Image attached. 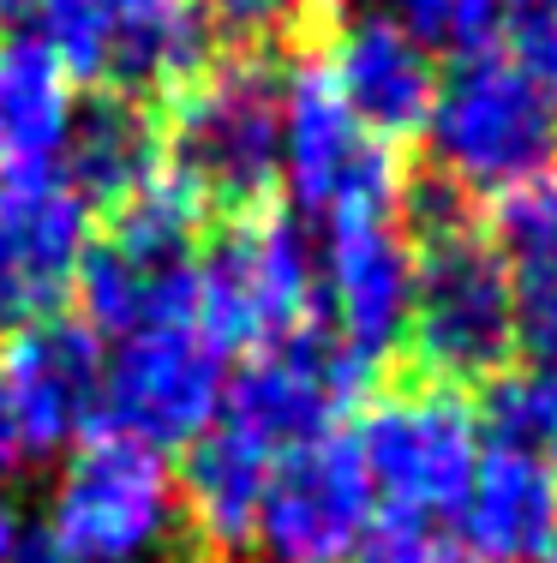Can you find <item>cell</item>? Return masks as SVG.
Masks as SVG:
<instances>
[{"label":"cell","instance_id":"13","mask_svg":"<svg viewBox=\"0 0 557 563\" xmlns=\"http://www.w3.org/2000/svg\"><path fill=\"white\" fill-rule=\"evenodd\" d=\"M318 55H324L336 97L348 102V114L366 132H378L383 144H408L426 132L444 73H437L432 48H420L402 24H390L383 12L336 19V31L324 36Z\"/></svg>","mask_w":557,"mask_h":563},{"label":"cell","instance_id":"24","mask_svg":"<svg viewBox=\"0 0 557 563\" xmlns=\"http://www.w3.org/2000/svg\"><path fill=\"white\" fill-rule=\"evenodd\" d=\"M12 563H78V558H66L55 540H31V545H19V552H12Z\"/></svg>","mask_w":557,"mask_h":563},{"label":"cell","instance_id":"18","mask_svg":"<svg viewBox=\"0 0 557 563\" xmlns=\"http://www.w3.org/2000/svg\"><path fill=\"white\" fill-rule=\"evenodd\" d=\"M480 432L492 450H534L546 455L557 438V378L534 366H503L492 384H480Z\"/></svg>","mask_w":557,"mask_h":563},{"label":"cell","instance_id":"28","mask_svg":"<svg viewBox=\"0 0 557 563\" xmlns=\"http://www.w3.org/2000/svg\"><path fill=\"white\" fill-rule=\"evenodd\" d=\"M546 462H552V474H557V438H552V450H546Z\"/></svg>","mask_w":557,"mask_h":563},{"label":"cell","instance_id":"1","mask_svg":"<svg viewBox=\"0 0 557 563\" xmlns=\"http://www.w3.org/2000/svg\"><path fill=\"white\" fill-rule=\"evenodd\" d=\"M282 102L288 78L264 55H210L163 114V168L204 205L210 228L276 210L282 192Z\"/></svg>","mask_w":557,"mask_h":563},{"label":"cell","instance_id":"7","mask_svg":"<svg viewBox=\"0 0 557 563\" xmlns=\"http://www.w3.org/2000/svg\"><path fill=\"white\" fill-rule=\"evenodd\" d=\"M168 509H175V479L163 467V450L90 426L55 486L48 540L78 563H126L163 540Z\"/></svg>","mask_w":557,"mask_h":563},{"label":"cell","instance_id":"9","mask_svg":"<svg viewBox=\"0 0 557 563\" xmlns=\"http://www.w3.org/2000/svg\"><path fill=\"white\" fill-rule=\"evenodd\" d=\"M222 366L229 360L198 336V324H163L126 336L121 354L102 366L97 426L138 438L151 450L192 444L222 408Z\"/></svg>","mask_w":557,"mask_h":563},{"label":"cell","instance_id":"4","mask_svg":"<svg viewBox=\"0 0 557 563\" xmlns=\"http://www.w3.org/2000/svg\"><path fill=\"white\" fill-rule=\"evenodd\" d=\"M198 336L222 360H252L318 324V258L282 205L210 228L198 252Z\"/></svg>","mask_w":557,"mask_h":563},{"label":"cell","instance_id":"20","mask_svg":"<svg viewBox=\"0 0 557 563\" xmlns=\"http://www.w3.org/2000/svg\"><path fill=\"white\" fill-rule=\"evenodd\" d=\"M492 246L503 252V264H527V258H552L557 252V180H527L515 192H503L486 222Z\"/></svg>","mask_w":557,"mask_h":563},{"label":"cell","instance_id":"25","mask_svg":"<svg viewBox=\"0 0 557 563\" xmlns=\"http://www.w3.org/2000/svg\"><path fill=\"white\" fill-rule=\"evenodd\" d=\"M12 552H19V509L0 504V563H12Z\"/></svg>","mask_w":557,"mask_h":563},{"label":"cell","instance_id":"27","mask_svg":"<svg viewBox=\"0 0 557 563\" xmlns=\"http://www.w3.org/2000/svg\"><path fill=\"white\" fill-rule=\"evenodd\" d=\"M444 563H474V558H461V552H449V558H444ZM546 563H557V552H552V558H546Z\"/></svg>","mask_w":557,"mask_h":563},{"label":"cell","instance_id":"10","mask_svg":"<svg viewBox=\"0 0 557 563\" xmlns=\"http://www.w3.org/2000/svg\"><path fill=\"white\" fill-rule=\"evenodd\" d=\"M324 264H318V324L330 330L366 372H390L402 354L408 324V258L402 217H348L324 228Z\"/></svg>","mask_w":557,"mask_h":563},{"label":"cell","instance_id":"16","mask_svg":"<svg viewBox=\"0 0 557 563\" xmlns=\"http://www.w3.org/2000/svg\"><path fill=\"white\" fill-rule=\"evenodd\" d=\"M60 174L90 217L114 210L126 192L163 174V114L156 102L114 97V90H90V109L73 114L60 151Z\"/></svg>","mask_w":557,"mask_h":563},{"label":"cell","instance_id":"19","mask_svg":"<svg viewBox=\"0 0 557 563\" xmlns=\"http://www.w3.org/2000/svg\"><path fill=\"white\" fill-rule=\"evenodd\" d=\"M503 7L510 0H378V12L390 24H402L420 48H449V55H474L492 48L503 31Z\"/></svg>","mask_w":557,"mask_h":563},{"label":"cell","instance_id":"8","mask_svg":"<svg viewBox=\"0 0 557 563\" xmlns=\"http://www.w3.org/2000/svg\"><path fill=\"white\" fill-rule=\"evenodd\" d=\"M371 509L354 432H318L276 455L252 528V563H354Z\"/></svg>","mask_w":557,"mask_h":563},{"label":"cell","instance_id":"6","mask_svg":"<svg viewBox=\"0 0 557 563\" xmlns=\"http://www.w3.org/2000/svg\"><path fill=\"white\" fill-rule=\"evenodd\" d=\"M282 180L294 205L318 222L402 217V144H383L348 114L324 73V55H300L282 102Z\"/></svg>","mask_w":557,"mask_h":563},{"label":"cell","instance_id":"12","mask_svg":"<svg viewBox=\"0 0 557 563\" xmlns=\"http://www.w3.org/2000/svg\"><path fill=\"white\" fill-rule=\"evenodd\" d=\"M102 336L78 318H43V324L7 336L0 378H7L12 426L24 455H55L97 426L102 401Z\"/></svg>","mask_w":557,"mask_h":563},{"label":"cell","instance_id":"17","mask_svg":"<svg viewBox=\"0 0 557 563\" xmlns=\"http://www.w3.org/2000/svg\"><path fill=\"white\" fill-rule=\"evenodd\" d=\"M192 7L222 55H264V60L312 55L342 19V0H192Z\"/></svg>","mask_w":557,"mask_h":563},{"label":"cell","instance_id":"14","mask_svg":"<svg viewBox=\"0 0 557 563\" xmlns=\"http://www.w3.org/2000/svg\"><path fill=\"white\" fill-rule=\"evenodd\" d=\"M456 552L474 563H546L557 552V474L534 450H486L456 509Z\"/></svg>","mask_w":557,"mask_h":563},{"label":"cell","instance_id":"5","mask_svg":"<svg viewBox=\"0 0 557 563\" xmlns=\"http://www.w3.org/2000/svg\"><path fill=\"white\" fill-rule=\"evenodd\" d=\"M36 19L73 85L138 102L175 97L216 55L192 0H43Z\"/></svg>","mask_w":557,"mask_h":563},{"label":"cell","instance_id":"22","mask_svg":"<svg viewBox=\"0 0 557 563\" xmlns=\"http://www.w3.org/2000/svg\"><path fill=\"white\" fill-rule=\"evenodd\" d=\"M503 31L515 43V60L539 78V90L557 102V0H510Z\"/></svg>","mask_w":557,"mask_h":563},{"label":"cell","instance_id":"15","mask_svg":"<svg viewBox=\"0 0 557 563\" xmlns=\"http://www.w3.org/2000/svg\"><path fill=\"white\" fill-rule=\"evenodd\" d=\"M73 78L31 31H0V180L60 174L73 132Z\"/></svg>","mask_w":557,"mask_h":563},{"label":"cell","instance_id":"11","mask_svg":"<svg viewBox=\"0 0 557 563\" xmlns=\"http://www.w3.org/2000/svg\"><path fill=\"white\" fill-rule=\"evenodd\" d=\"M90 240V210L66 174L0 180V336L60 318Z\"/></svg>","mask_w":557,"mask_h":563},{"label":"cell","instance_id":"3","mask_svg":"<svg viewBox=\"0 0 557 563\" xmlns=\"http://www.w3.org/2000/svg\"><path fill=\"white\" fill-rule=\"evenodd\" d=\"M420 139L432 144V168L480 205L552 174L557 102L515 55L474 48L437 78V102Z\"/></svg>","mask_w":557,"mask_h":563},{"label":"cell","instance_id":"21","mask_svg":"<svg viewBox=\"0 0 557 563\" xmlns=\"http://www.w3.org/2000/svg\"><path fill=\"white\" fill-rule=\"evenodd\" d=\"M510 300H515V347H522V360L557 378V252L510 264Z\"/></svg>","mask_w":557,"mask_h":563},{"label":"cell","instance_id":"2","mask_svg":"<svg viewBox=\"0 0 557 563\" xmlns=\"http://www.w3.org/2000/svg\"><path fill=\"white\" fill-rule=\"evenodd\" d=\"M354 450H360V467L371 479V504L383 516L444 528V521H456L474 474H480V408L456 384L390 366L378 390L360 401Z\"/></svg>","mask_w":557,"mask_h":563},{"label":"cell","instance_id":"23","mask_svg":"<svg viewBox=\"0 0 557 563\" xmlns=\"http://www.w3.org/2000/svg\"><path fill=\"white\" fill-rule=\"evenodd\" d=\"M24 462L19 450V426H12V401H7V378H0V479L12 474V467Z\"/></svg>","mask_w":557,"mask_h":563},{"label":"cell","instance_id":"26","mask_svg":"<svg viewBox=\"0 0 557 563\" xmlns=\"http://www.w3.org/2000/svg\"><path fill=\"white\" fill-rule=\"evenodd\" d=\"M36 7H43V0H0V31H19Z\"/></svg>","mask_w":557,"mask_h":563}]
</instances>
